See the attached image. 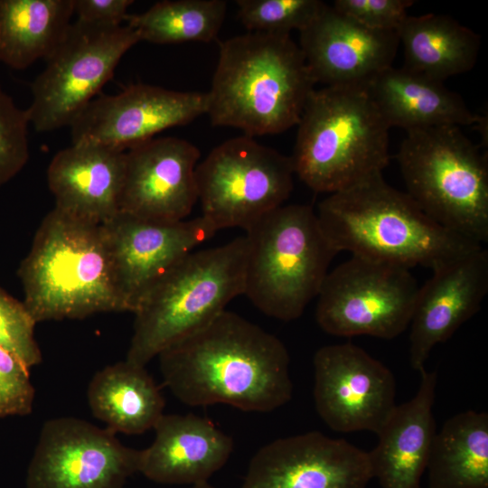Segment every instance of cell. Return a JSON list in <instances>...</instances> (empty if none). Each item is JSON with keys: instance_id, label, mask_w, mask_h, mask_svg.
<instances>
[{"instance_id": "6da1fadb", "label": "cell", "mask_w": 488, "mask_h": 488, "mask_svg": "<svg viewBox=\"0 0 488 488\" xmlns=\"http://www.w3.org/2000/svg\"><path fill=\"white\" fill-rule=\"evenodd\" d=\"M164 385L192 407L226 404L270 412L292 398L285 344L238 314L225 310L159 354Z\"/></svg>"}, {"instance_id": "7a4b0ae2", "label": "cell", "mask_w": 488, "mask_h": 488, "mask_svg": "<svg viewBox=\"0 0 488 488\" xmlns=\"http://www.w3.org/2000/svg\"><path fill=\"white\" fill-rule=\"evenodd\" d=\"M338 252L432 271L482 245L427 216L407 192L389 185L382 173L330 193L315 212Z\"/></svg>"}, {"instance_id": "3957f363", "label": "cell", "mask_w": 488, "mask_h": 488, "mask_svg": "<svg viewBox=\"0 0 488 488\" xmlns=\"http://www.w3.org/2000/svg\"><path fill=\"white\" fill-rule=\"evenodd\" d=\"M219 54L206 92L213 126L250 137L297 126L316 83L290 34L249 32L223 42Z\"/></svg>"}, {"instance_id": "277c9868", "label": "cell", "mask_w": 488, "mask_h": 488, "mask_svg": "<svg viewBox=\"0 0 488 488\" xmlns=\"http://www.w3.org/2000/svg\"><path fill=\"white\" fill-rule=\"evenodd\" d=\"M18 276L36 324L125 312L101 226L55 207L42 221Z\"/></svg>"}, {"instance_id": "5b68a950", "label": "cell", "mask_w": 488, "mask_h": 488, "mask_svg": "<svg viewBox=\"0 0 488 488\" xmlns=\"http://www.w3.org/2000/svg\"><path fill=\"white\" fill-rule=\"evenodd\" d=\"M297 127L295 174L315 192L349 188L389 162L390 128L363 85L314 89Z\"/></svg>"}, {"instance_id": "8992f818", "label": "cell", "mask_w": 488, "mask_h": 488, "mask_svg": "<svg viewBox=\"0 0 488 488\" xmlns=\"http://www.w3.org/2000/svg\"><path fill=\"white\" fill-rule=\"evenodd\" d=\"M247 254L248 241L242 236L220 247L192 251L176 263L137 305L126 360L145 367L244 295Z\"/></svg>"}, {"instance_id": "52a82bcc", "label": "cell", "mask_w": 488, "mask_h": 488, "mask_svg": "<svg viewBox=\"0 0 488 488\" xmlns=\"http://www.w3.org/2000/svg\"><path fill=\"white\" fill-rule=\"evenodd\" d=\"M246 232L244 295L270 317L297 319L318 296L337 254L315 211L305 204L281 205Z\"/></svg>"}, {"instance_id": "ba28073f", "label": "cell", "mask_w": 488, "mask_h": 488, "mask_svg": "<svg viewBox=\"0 0 488 488\" xmlns=\"http://www.w3.org/2000/svg\"><path fill=\"white\" fill-rule=\"evenodd\" d=\"M408 195L442 227L488 240V164L457 126L407 131L396 155Z\"/></svg>"}, {"instance_id": "9c48e42d", "label": "cell", "mask_w": 488, "mask_h": 488, "mask_svg": "<svg viewBox=\"0 0 488 488\" xmlns=\"http://www.w3.org/2000/svg\"><path fill=\"white\" fill-rule=\"evenodd\" d=\"M294 174L290 156L245 135L230 138L197 164L202 216L217 231L234 227L247 231L284 205L294 187Z\"/></svg>"}, {"instance_id": "30bf717a", "label": "cell", "mask_w": 488, "mask_h": 488, "mask_svg": "<svg viewBox=\"0 0 488 488\" xmlns=\"http://www.w3.org/2000/svg\"><path fill=\"white\" fill-rule=\"evenodd\" d=\"M138 42L136 32L127 24L71 23L31 85L33 100L25 109L29 123L38 132L70 127Z\"/></svg>"}, {"instance_id": "8fae6325", "label": "cell", "mask_w": 488, "mask_h": 488, "mask_svg": "<svg viewBox=\"0 0 488 488\" xmlns=\"http://www.w3.org/2000/svg\"><path fill=\"white\" fill-rule=\"evenodd\" d=\"M410 268L352 255L326 275L315 319L325 333L390 340L409 325L419 286Z\"/></svg>"}, {"instance_id": "7c38bea8", "label": "cell", "mask_w": 488, "mask_h": 488, "mask_svg": "<svg viewBox=\"0 0 488 488\" xmlns=\"http://www.w3.org/2000/svg\"><path fill=\"white\" fill-rule=\"evenodd\" d=\"M140 450L116 434L73 417L42 425L29 463L26 488H124L138 473Z\"/></svg>"}, {"instance_id": "4fadbf2b", "label": "cell", "mask_w": 488, "mask_h": 488, "mask_svg": "<svg viewBox=\"0 0 488 488\" xmlns=\"http://www.w3.org/2000/svg\"><path fill=\"white\" fill-rule=\"evenodd\" d=\"M313 364L314 399L322 420L337 432L377 435L397 407L390 370L352 343L321 347Z\"/></svg>"}, {"instance_id": "5bb4252c", "label": "cell", "mask_w": 488, "mask_h": 488, "mask_svg": "<svg viewBox=\"0 0 488 488\" xmlns=\"http://www.w3.org/2000/svg\"><path fill=\"white\" fill-rule=\"evenodd\" d=\"M207 93L132 84L92 99L70 126L72 144L92 143L126 152L171 127L207 113Z\"/></svg>"}, {"instance_id": "9a60e30c", "label": "cell", "mask_w": 488, "mask_h": 488, "mask_svg": "<svg viewBox=\"0 0 488 488\" xmlns=\"http://www.w3.org/2000/svg\"><path fill=\"white\" fill-rule=\"evenodd\" d=\"M100 226L118 296L132 313L169 269L217 232L202 216L167 223L120 211Z\"/></svg>"}, {"instance_id": "2e32d148", "label": "cell", "mask_w": 488, "mask_h": 488, "mask_svg": "<svg viewBox=\"0 0 488 488\" xmlns=\"http://www.w3.org/2000/svg\"><path fill=\"white\" fill-rule=\"evenodd\" d=\"M371 479L368 452L310 431L259 448L240 488H366Z\"/></svg>"}, {"instance_id": "e0dca14e", "label": "cell", "mask_w": 488, "mask_h": 488, "mask_svg": "<svg viewBox=\"0 0 488 488\" xmlns=\"http://www.w3.org/2000/svg\"><path fill=\"white\" fill-rule=\"evenodd\" d=\"M199 149L187 140L152 138L126 151L119 211L156 222L185 220L198 201Z\"/></svg>"}, {"instance_id": "ac0fdd59", "label": "cell", "mask_w": 488, "mask_h": 488, "mask_svg": "<svg viewBox=\"0 0 488 488\" xmlns=\"http://www.w3.org/2000/svg\"><path fill=\"white\" fill-rule=\"evenodd\" d=\"M488 292V252L482 247L435 270L419 286L409 333V362L421 371L438 343L446 342L480 309Z\"/></svg>"}, {"instance_id": "d6986e66", "label": "cell", "mask_w": 488, "mask_h": 488, "mask_svg": "<svg viewBox=\"0 0 488 488\" xmlns=\"http://www.w3.org/2000/svg\"><path fill=\"white\" fill-rule=\"evenodd\" d=\"M299 34L311 75L325 87L364 84L392 66L399 46L396 31L367 28L328 5Z\"/></svg>"}, {"instance_id": "ffe728a7", "label": "cell", "mask_w": 488, "mask_h": 488, "mask_svg": "<svg viewBox=\"0 0 488 488\" xmlns=\"http://www.w3.org/2000/svg\"><path fill=\"white\" fill-rule=\"evenodd\" d=\"M126 152L92 143H76L60 150L47 169L54 207L94 225L119 212Z\"/></svg>"}, {"instance_id": "44dd1931", "label": "cell", "mask_w": 488, "mask_h": 488, "mask_svg": "<svg viewBox=\"0 0 488 488\" xmlns=\"http://www.w3.org/2000/svg\"><path fill=\"white\" fill-rule=\"evenodd\" d=\"M154 429L153 443L140 450L138 473L157 483L208 482L233 450L230 436L194 414H164Z\"/></svg>"}, {"instance_id": "7402d4cb", "label": "cell", "mask_w": 488, "mask_h": 488, "mask_svg": "<svg viewBox=\"0 0 488 488\" xmlns=\"http://www.w3.org/2000/svg\"><path fill=\"white\" fill-rule=\"evenodd\" d=\"M416 395L397 405L377 434L376 446L368 452L372 478L381 488H420L436 435L433 415L436 372L419 371Z\"/></svg>"}, {"instance_id": "603a6c76", "label": "cell", "mask_w": 488, "mask_h": 488, "mask_svg": "<svg viewBox=\"0 0 488 488\" xmlns=\"http://www.w3.org/2000/svg\"><path fill=\"white\" fill-rule=\"evenodd\" d=\"M389 128L406 131L438 126L470 127L483 118L442 81L390 66L362 84Z\"/></svg>"}, {"instance_id": "cb8c5ba5", "label": "cell", "mask_w": 488, "mask_h": 488, "mask_svg": "<svg viewBox=\"0 0 488 488\" xmlns=\"http://www.w3.org/2000/svg\"><path fill=\"white\" fill-rule=\"evenodd\" d=\"M87 398L92 415L115 434L139 435L154 428L165 405L145 367L127 360L99 371Z\"/></svg>"}, {"instance_id": "d4e9b609", "label": "cell", "mask_w": 488, "mask_h": 488, "mask_svg": "<svg viewBox=\"0 0 488 488\" xmlns=\"http://www.w3.org/2000/svg\"><path fill=\"white\" fill-rule=\"evenodd\" d=\"M397 33L403 67L427 78L443 82L471 70L477 61L480 36L448 15H408Z\"/></svg>"}, {"instance_id": "484cf974", "label": "cell", "mask_w": 488, "mask_h": 488, "mask_svg": "<svg viewBox=\"0 0 488 488\" xmlns=\"http://www.w3.org/2000/svg\"><path fill=\"white\" fill-rule=\"evenodd\" d=\"M73 14V0H0V61L23 70L47 60Z\"/></svg>"}, {"instance_id": "4316f807", "label": "cell", "mask_w": 488, "mask_h": 488, "mask_svg": "<svg viewBox=\"0 0 488 488\" xmlns=\"http://www.w3.org/2000/svg\"><path fill=\"white\" fill-rule=\"evenodd\" d=\"M427 470L429 488H488V414L448 418L433 438Z\"/></svg>"}, {"instance_id": "83f0119b", "label": "cell", "mask_w": 488, "mask_h": 488, "mask_svg": "<svg viewBox=\"0 0 488 488\" xmlns=\"http://www.w3.org/2000/svg\"><path fill=\"white\" fill-rule=\"evenodd\" d=\"M226 10L224 0H165L142 14H128L126 23L140 41L157 44L209 42L217 37Z\"/></svg>"}, {"instance_id": "f1b7e54d", "label": "cell", "mask_w": 488, "mask_h": 488, "mask_svg": "<svg viewBox=\"0 0 488 488\" xmlns=\"http://www.w3.org/2000/svg\"><path fill=\"white\" fill-rule=\"evenodd\" d=\"M238 16L249 32L290 34L305 29L324 10L320 0H238Z\"/></svg>"}, {"instance_id": "f546056e", "label": "cell", "mask_w": 488, "mask_h": 488, "mask_svg": "<svg viewBox=\"0 0 488 488\" xmlns=\"http://www.w3.org/2000/svg\"><path fill=\"white\" fill-rule=\"evenodd\" d=\"M36 322L23 302L0 287V347L19 358L29 369L42 362L35 340Z\"/></svg>"}, {"instance_id": "4dcf8cb0", "label": "cell", "mask_w": 488, "mask_h": 488, "mask_svg": "<svg viewBox=\"0 0 488 488\" xmlns=\"http://www.w3.org/2000/svg\"><path fill=\"white\" fill-rule=\"evenodd\" d=\"M26 110L0 89V186L14 177L29 158Z\"/></svg>"}, {"instance_id": "1f68e13d", "label": "cell", "mask_w": 488, "mask_h": 488, "mask_svg": "<svg viewBox=\"0 0 488 488\" xmlns=\"http://www.w3.org/2000/svg\"><path fill=\"white\" fill-rule=\"evenodd\" d=\"M29 370L19 358L0 347V418L32 413L35 390Z\"/></svg>"}, {"instance_id": "d6a6232c", "label": "cell", "mask_w": 488, "mask_h": 488, "mask_svg": "<svg viewBox=\"0 0 488 488\" xmlns=\"http://www.w3.org/2000/svg\"><path fill=\"white\" fill-rule=\"evenodd\" d=\"M413 4V0H335L332 6L367 28L397 32Z\"/></svg>"}, {"instance_id": "836d02e7", "label": "cell", "mask_w": 488, "mask_h": 488, "mask_svg": "<svg viewBox=\"0 0 488 488\" xmlns=\"http://www.w3.org/2000/svg\"><path fill=\"white\" fill-rule=\"evenodd\" d=\"M133 0H73V13L79 21L101 25L119 26L128 16Z\"/></svg>"}, {"instance_id": "e575fe53", "label": "cell", "mask_w": 488, "mask_h": 488, "mask_svg": "<svg viewBox=\"0 0 488 488\" xmlns=\"http://www.w3.org/2000/svg\"><path fill=\"white\" fill-rule=\"evenodd\" d=\"M190 488H215L212 485H211L208 482L198 483L195 485H192Z\"/></svg>"}]
</instances>
